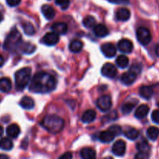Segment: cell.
Masks as SVG:
<instances>
[{
  "instance_id": "cell-1",
  "label": "cell",
  "mask_w": 159,
  "mask_h": 159,
  "mask_svg": "<svg viewBox=\"0 0 159 159\" xmlns=\"http://www.w3.org/2000/svg\"><path fill=\"white\" fill-rule=\"evenodd\" d=\"M57 80L51 74L38 72L33 77L29 89L36 93H48L56 88Z\"/></svg>"
},
{
  "instance_id": "cell-2",
  "label": "cell",
  "mask_w": 159,
  "mask_h": 159,
  "mask_svg": "<svg viewBox=\"0 0 159 159\" xmlns=\"http://www.w3.org/2000/svg\"><path fill=\"white\" fill-rule=\"evenodd\" d=\"M41 125L48 132L53 134H56L62 130L65 125V122L62 118L57 115H48L42 120Z\"/></svg>"
},
{
  "instance_id": "cell-3",
  "label": "cell",
  "mask_w": 159,
  "mask_h": 159,
  "mask_svg": "<svg viewBox=\"0 0 159 159\" xmlns=\"http://www.w3.org/2000/svg\"><path fill=\"white\" fill-rule=\"evenodd\" d=\"M31 69L28 67L17 71L15 74L16 88L18 91H22L26 88L31 80Z\"/></svg>"
},
{
  "instance_id": "cell-4",
  "label": "cell",
  "mask_w": 159,
  "mask_h": 159,
  "mask_svg": "<svg viewBox=\"0 0 159 159\" xmlns=\"http://www.w3.org/2000/svg\"><path fill=\"white\" fill-rule=\"evenodd\" d=\"M22 43V37L20 33L17 29L12 30L6 37L4 43V48L8 51H13L17 49Z\"/></svg>"
},
{
  "instance_id": "cell-5",
  "label": "cell",
  "mask_w": 159,
  "mask_h": 159,
  "mask_svg": "<svg viewBox=\"0 0 159 159\" xmlns=\"http://www.w3.org/2000/svg\"><path fill=\"white\" fill-rule=\"evenodd\" d=\"M137 38L142 45H147L151 42L152 37L149 30L146 27H140L137 30Z\"/></svg>"
},
{
  "instance_id": "cell-6",
  "label": "cell",
  "mask_w": 159,
  "mask_h": 159,
  "mask_svg": "<svg viewBox=\"0 0 159 159\" xmlns=\"http://www.w3.org/2000/svg\"><path fill=\"white\" fill-rule=\"evenodd\" d=\"M97 107L101 111L106 112L109 110L112 107V99L108 95L101 96L97 100Z\"/></svg>"
},
{
  "instance_id": "cell-7",
  "label": "cell",
  "mask_w": 159,
  "mask_h": 159,
  "mask_svg": "<svg viewBox=\"0 0 159 159\" xmlns=\"http://www.w3.org/2000/svg\"><path fill=\"white\" fill-rule=\"evenodd\" d=\"M59 36L55 32H50L45 34L41 39V43L47 46H54L59 42Z\"/></svg>"
},
{
  "instance_id": "cell-8",
  "label": "cell",
  "mask_w": 159,
  "mask_h": 159,
  "mask_svg": "<svg viewBox=\"0 0 159 159\" xmlns=\"http://www.w3.org/2000/svg\"><path fill=\"white\" fill-rule=\"evenodd\" d=\"M101 74L108 79H113L116 76L117 69L115 65L112 64L106 63L101 68Z\"/></svg>"
},
{
  "instance_id": "cell-9",
  "label": "cell",
  "mask_w": 159,
  "mask_h": 159,
  "mask_svg": "<svg viewBox=\"0 0 159 159\" xmlns=\"http://www.w3.org/2000/svg\"><path fill=\"white\" fill-rule=\"evenodd\" d=\"M117 47H118V49L123 54H129L132 52V49H133V44H132V41L126 38L120 40Z\"/></svg>"
},
{
  "instance_id": "cell-10",
  "label": "cell",
  "mask_w": 159,
  "mask_h": 159,
  "mask_svg": "<svg viewBox=\"0 0 159 159\" xmlns=\"http://www.w3.org/2000/svg\"><path fill=\"white\" fill-rule=\"evenodd\" d=\"M126 143L123 140H118L112 145V152L116 156H123L126 152Z\"/></svg>"
},
{
  "instance_id": "cell-11",
  "label": "cell",
  "mask_w": 159,
  "mask_h": 159,
  "mask_svg": "<svg viewBox=\"0 0 159 159\" xmlns=\"http://www.w3.org/2000/svg\"><path fill=\"white\" fill-rule=\"evenodd\" d=\"M101 51L104 54V55L107 57H113L116 54V48L113 43H106L101 46Z\"/></svg>"
},
{
  "instance_id": "cell-12",
  "label": "cell",
  "mask_w": 159,
  "mask_h": 159,
  "mask_svg": "<svg viewBox=\"0 0 159 159\" xmlns=\"http://www.w3.org/2000/svg\"><path fill=\"white\" fill-rule=\"evenodd\" d=\"M115 136L116 135L113 133L111 130H104V131H101V133L98 135V139L102 143H110L111 141H113L115 139Z\"/></svg>"
},
{
  "instance_id": "cell-13",
  "label": "cell",
  "mask_w": 159,
  "mask_h": 159,
  "mask_svg": "<svg viewBox=\"0 0 159 159\" xmlns=\"http://www.w3.org/2000/svg\"><path fill=\"white\" fill-rule=\"evenodd\" d=\"M136 79H137V75L132 72V71H129L122 75L120 80H121L122 83H123L124 85H132L135 82Z\"/></svg>"
},
{
  "instance_id": "cell-14",
  "label": "cell",
  "mask_w": 159,
  "mask_h": 159,
  "mask_svg": "<svg viewBox=\"0 0 159 159\" xmlns=\"http://www.w3.org/2000/svg\"><path fill=\"white\" fill-rule=\"evenodd\" d=\"M51 30L53 32L56 33L59 35H63V34H66L68 31V26L66 23H56L51 26Z\"/></svg>"
},
{
  "instance_id": "cell-15",
  "label": "cell",
  "mask_w": 159,
  "mask_h": 159,
  "mask_svg": "<svg viewBox=\"0 0 159 159\" xmlns=\"http://www.w3.org/2000/svg\"><path fill=\"white\" fill-rule=\"evenodd\" d=\"M94 34L98 37H104L108 35L109 31L108 28L103 24H98L94 26Z\"/></svg>"
},
{
  "instance_id": "cell-16",
  "label": "cell",
  "mask_w": 159,
  "mask_h": 159,
  "mask_svg": "<svg viewBox=\"0 0 159 159\" xmlns=\"http://www.w3.org/2000/svg\"><path fill=\"white\" fill-rule=\"evenodd\" d=\"M130 18V11L126 8H120L116 12V19L119 21H127Z\"/></svg>"
},
{
  "instance_id": "cell-17",
  "label": "cell",
  "mask_w": 159,
  "mask_h": 159,
  "mask_svg": "<svg viewBox=\"0 0 159 159\" xmlns=\"http://www.w3.org/2000/svg\"><path fill=\"white\" fill-rule=\"evenodd\" d=\"M139 94L142 98L145 99H150L152 97L153 94H154V90L151 86L148 85H143L140 88L139 90Z\"/></svg>"
},
{
  "instance_id": "cell-18",
  "label": "cell",
  "mask_w": 159,
  "mask_h": 159,
  "mask_svg": "<svg viewBox=\"0 0 159 159\" xmlns=\"http://www.w3.org/2000/svg\"><path fill=\"white\" fill-rule=\"evenodd\" d=\"M20 133V129L17 124H12L6 128V134L11 138H17Z\"/></svg>"
},
{
  "instance_id": "cell-19",
  "label": "cell",
  "mask_w": 159,
  "mask_h": 159,
  "mask_svg": "<svg viewBox=\"0 0 159 159\" xmlns=\"http://www.w3.org/2000/svg\"><path fill=\"white\" fill-rule=\"evenodd\" d=\"M41 12L47 20H52L55 16V9L49 5H44L41 7Z\"/></svg>"
},
{
  "instance_id": "cell-20",
  "label": "cell",
  "mask_w": 159,
  "mask_h": 159,
  "mask_svg": "<svg viewBox=\"0 0 159 159\" xmlns=\"http://www.w3.org/2000/svg\"><path fill=\"white\" fill-rule=\"evenodd\" d=\"M19 49L20 50L22 53L26 54H31L34 53L36 50V47L31 43H23L22 42L20 45L19 46Z\"/></svg>"
},
{
  "instance_id": "cell-21",
  "label": "cell",
  "mask_w": 159,
  "mask_h": 159,
  "mask_svg": "<svg viewBox=\"0 0 159 159\" xmlns=\"http://www.w3.org/2000/svg\"><path fill=\"white\" fill-rule=\"evenodd\" d=\"M95 118H96V112L94 110H88L84 112L81 120L85 124H90L94 120Z\"/></svg>"
},
{
  "instance_id": "cell-22",
  "label": "cell",
  "mask_w": 159,
  "mask_h": 159,
  "mask_svg": "<svg viewBox=\"0 0 159 159\" xmlns=\"http://www.w3.org/2000/svg\"><path fill=\"white\" fill-rule=\"evenodd\" d=\"M84 43L80 40H73L70 42L69 45L70 51L73 53H79L82 51Z\"/></svg>"
},
{
  "instance_id": "cell-23",
  "label": "cell",
  "mask_w": 159,
  "mask_h": 159,
  "mask_svg": "<svg viewBox=\"0 0 159 159\" xmlns=\"http://www.w3.org/2000/svg\"><path fill=\"white\" fill-rule=\"evenodd\" d=\"M148 113H149V107L148 106L143 104V105L140 106L136 110L135 116L137 119H143L148 114Z\"/></svg>"
},
{
  "instance_id": "cell-24",
  "label": "cell",
  "mask_w": 159,
  "mask_h": 159,
  "mask_svg": "<svg viewBox=\"0 0 159 159\" xmlns=\"http://www.w3.org/2000/svg\"><path fill=\"white\" fill-rule=\"evenodd\" d=\"M80 157L84 159H93L96 158V152L90 148H84L80 151Z\"/></svg>"
},
{
  "instance_id": "cell-25",
  "label": "cell",
  "mask_w": 159,
  "mask_h": 159,
  "mask_svg": "<svg viewBox=\"0 0 159 159\" xmlns=\"http://www.w3.org/2000/svg\"><path fill=\"white\" fill-rule=\"evenodd\" d=\"M20 105L25 110H31L34 107V101L32 98L29 96H24L20 100Z\"/></svg>"
},
{
  "instance_id": "cell-26",
  "label": "cell",
  "mask_w": 159,
  "mask_h": 159,
  "mask_svg": "<svg viewBox=\"0 0 159 159\" xmlns=\"http://www.w3.org/2000/svg\"><path fill=\"white\" fill-rule=\"evenodd\" d=\"M12 89V82L8 78L0 79V91L2 93H8Z\"/></svg>"
},
{
  "instance_id": "cell-27",
  "label": "cell",
  "mask_w": 159,
  "mask_h": 159,
  "mask_svg": "<svg viewBox=\"0 0 159 159\" xmlns=\"http://www.w3.org/2000/svg\"><path fill=\"white\" fill-rule=\"evenodd\" d=\"M13 147V143L9 138H3L0 140V148L4 151H10Z\"/></svg>"
},
{
  "instance_id": "cell-28",
  "label": "cell",
  "mask_w": 159,
  "mask_h": 159,
  "mask_svg": "<svg viewBox=\"0 0 159 159\" xmlns=\"http://www.w3.org/2000/svg\"><path fill=\"white\" fill-rule=\"evenodd\" d=\"M147 135L151 141H155L159 136V129L156 127H150L147 130Z\"/></svg>"
},
{
  "instance_id": "cell-29",
  "label": "cell",
  "mask_w": 159,
  "mask_h": 159,
  "mask_svg": "<svg viewBox=\"0 0 159 159\" xmlns=\"http://www.w3.org/2000/svg\"><path fill=\"white\" fill-rule=\"evenodd\" d=\"M124 135L129 140L134 141L139 137V131L135 128H129L125 130Z\"/></svg>"
},
{
  "instance_id": "cell-30",
  "label": "cell",
  "mask_w": 159,
  "mask_h": 159,
  "mask_svg": "<svg viewBox=\"0 0 159 159\" xmlns=\"http://www.w3.org/2000/svg\"><path fill=\"white\" fill-rule=\"evenodd\" d=\"M115 63L120 68H125L129 65V58L125 55H119L116 58Z\"/></svg>"
},
{
  "instance_id": "cell-31",
  "label": "cell",
  "mask_w": 159,
  "mask_h": 159,
  "mask_svg": "<svg viewBox=\"0 0 159 159\" xmlns=\"http://www.w3.org/2000/svg\"><path fill=\"white\" fill-rule=\"evenodd\" d=\"M83 24L85 27L90 29V28H94V26L96 25V20L92 16H87L83 20Z\"/></svg>"
},
{
  "instance_id": "cell-32",
  "label": "cell",
  "mask_w": 159,
  "mask_h": 159,
  "mask_svg": "<svg viewBox=\"0 0 159 159\" xmlns=\"http://www.w3.org/2000/svg\"><path fill=\"white\" fill-rule=\"evenodd\" d=\"M137 148L139 151V152H143V153L148 154V151L150 150V147L148 143L147 142L146 140H143V141H140L137 143Z\"/></svg>"
},
{
  "instance_id": "cell-33",
  "label": "cell",
  "mask_w": 159,
  "mask_h": 159,
  "mask_svg": "<svg viewBox=\"0 0 159 159\" xmlns=\"http://www.w3.org/2000/svg\"><path fill=\"white\" fill-rule=\"evenodd\" d=\"M23 29L24 30V33L28 36H32L35 34V29H34V26L31 24L29 22H26L24 23L23 25Z\"/></svg>"
},
{
  "instance_id": "cell-34",
  "label": "cell",
  "mask_w": 159,
  "mask_h": 159,
  "mask_svg": "<svg viewBox=\"0 0 159 159\" xmlns=\"http://www.w3.org/2000/svg\"><path fill=\"white\" fill-rule=\"evenodd\" d=\"M136 104L134 102H126L125 104H123V107H122V113L125 115L129 114V113H131L133 108L135 107Z\"/></svg>"
},
{
  "instance_id": "cell-35",
  "label": "cell",
  "mask_w": 159,
  "mask_h": 159,
  "mask_svg": "<svg viewBox=\"0 0 159 159\" xmlns=\"http://www.w3.org/2000/svg\"><path fill=\"white\" fill-rule=\"evenodd\" d=\"M55 4L59 6L62 10H65L70 6V0H55Z\"/></svg>"
},
{
  "instance_id": "cell-36",
  "label": "cell",
  "mask_w": 159,
  "mask_h": 159,
  "mask_svg": "<svg viewBox=\"0 0 159 159\" xmlns=\"http://www.w3.org/2000/svg\"><path fill=\"white\" fill-rule=\"evenodd\" d=\"M142 67L141 65L139 63H133L132 65L130 66V68H129V71H132L133 73H135L136 75H139L141 71Z\"/></svg>"
},
{
  "instance_id": "cell-37",
  "label": "cell",
  "mask_w": 159,
  "mask_h": 159,
  "mask_svg": "<svg viewBox=\"0 0 159 159\" xmlns=\"http://www.w3.org/2000/svg\"><path fill=\"white\" fill-rule=\"evenodd\" d=\"M151 120L155 124H159V110H156L153 111L151 114Z\"/></svg>"
},
{
  "instance_id": "cell-38",
  "label": "cell",
  "mask_w": 159,
  "mask_h": 159,
  "mask_svg": "<svg viewBox=\"0 0 159 159\" xmlns=\"http://www.w3.org/2000/svg\"><path fill=\"white\" fill-rule=\"evenodd\" d=\"M109 130H112L115 135H120L122 134V129L118 125H112L109 127Z\"/></svg>"
},
{
  "instance_id": "cell-39",
  "label": "cell",
  "mask_w": 159,
  "mask_h": 159,
  "mask_svg": "<svg viewBox=\"0 0 159 159\" xmlns=\"http://www.w3.org/2000/svg\"><path fill=\"white\" fill-rule=\"evenodd\" d=\"M6 1L8 6H11V7H14V6H18L20 2H21V0H6Z\"/></svg>"
},
{
  "instance_id": "cell-40",
  "label": "cell",
  "mask_w": 159,
  "mask_h": 159,
  "mask_svg": "<svg viewBox=\"0 0 159 159\" xmlns=\"http://www.w3.org/2000/svg\"><path fill=\"white\" fill-rule=\"evenodd\" d=\"M110 2L115 3V4H124L126 5L129 3V0H108Z\"/></svg>"
},
{
  "instance_id": "cell-41",
  "label": "cell",
  "mask_w": 159,
  "mask_h": 159,
  "mask_svg": "<svg viewBox=\"0 0 159 159\" xmlns=\"http://www.w3.org/2000/svg\"><path fill=\"white\" fill-rule=\"evenodd\" d=\"M136 158H148V154L143 153V152H139L135 156Z\"/></svg>"
},
{
  "instance_id": "cell-42",
  "label": "cell",
  "mask_w": 159,
  "mask_h": 159,
  "mask_svg": "<svg viewBox=\"0 0 159 159\" xmlns=\"http://www.w3.org/2000/svg\"><path fill=\"white\" fill-rule=\"evenodd\" d=\"M72 155L71 153H70V152H68V153H65L64 155H61L60 157H59V158H62V159H70V158H72Z\"/></svg>"
},
{
  "instance_id": "cell-43",
  "label": "cell",
  "mask_w": 159,
  "mask_h": 159,
  "mask_svg": "<svg viewBox=\"0 0 159 159\" xmlns=\"http://www.w3.org/2000/svg\"><path fill=\"white\" fill-rule=\"evenodd\" d=\"M155 53L157 56L159 57V43H157V45L155 48Z\"/></svg>"
},
{
  "instance_id": "cell-44",
  "label": "cell",
  "mask_w": 159,
  "mask_h": 159,
  "mask_svg": "<svg viewBox=\"0 0 159 159\" xmlns=\"http://www.w3.org/2000/svg\"><path fill=\"white\" fill-rule=\"evenodd\" d=\"M3 63H4V58L2 55H0V67L2 66Z\"/></svg>"
},
{
  "instance_id": "cell-45",
  "label": "cell",
  "mask_w": 159,
  "mask_h": 159,
  "mask_svg": "<svg viewBox=\"0 0 159 159\" xmlns=\"http://www.w3.org/2000/svg\"><path fill=\"white\" fill-rule=\"evenodd\" d=\"M9 157L6 155H0V159H8Z\"/></svg>"
},
{
  "instance_id": "cell-46",
  "label": "cell",
  "mask_w": 159,
  "mask_h": 159,
  "mask_svg": "<svg viewBox=\"0 0 159 159\" xmlns=\"http://www.w3.org/2000/svg\"><path fill=\"white\" fill-rule=\"evenodd\" d=\"M2 134H3V128H2V127L0 125V137L2 135Z\"/></svg>"
},
{
  "instance_id": "cell-47",
  "label": "cell",
  "mask_w": 159,
  "mask_h": 159,
  "mask_svg": "<svg viewBox=\"0 0 159 159\" xmlns=\"http://www.w3.org/2000/svg\"><path fill=\"white\" fill-rule=\"evenodd\" d=\"M2 20H3V16L2 15L1 13H0V23H1V22L2 21Z\"/></svg>"
},
{
  "instance_id": "cell-48",
  "label": "cell",
  "mask_w": 159,
  "mask_h": 159,
  "mask_svg": "<svg viewBox=\"0 0 159 159\" xmlns=\"http://www.w3.org/2000/svg\"><path fill=\"white\" fill-rule=\"evenodd\" d=\"M0 8H2V6H0Z\"/></svg>"
}]
</instances>
